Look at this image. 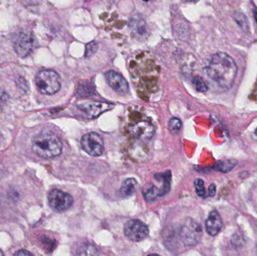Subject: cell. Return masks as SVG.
<instances>
[{
	"instance_id": "obj_1",
	"label": "cell",
	"mask_w": 257,
	"mask_h": 256,
	"mask_svg": "<svg viewBox=\"0 0 257 256\" xmlns=\"http://www.w3.org/2000/svg\"><path fill=\"white\" fill-rule=\"evenodd\" d=\"M237 70L236 63L226 53H217L211 56L205 69L208 78L223 90H229L233 86Z\"/></svg>"
},
{
	"instance_id": "obj_2",
	"label": "cell",
	"mask_w": 257,
	"mask_h": 256,
	"mask_svg": "<svg viewBox=\"0 0 257 256\" xmlns=\"http://www.w3.org/2000/svg\"><path fill=\"white\" fill-rule=\"evenodd\" d=\"M33 150L40 157L51 159L61 154L63 144L57 135L42 133L35 138Z\"/></svg>"
},
{
	"instance_id": "obj_3",
	"label": "cell",
	"mask_w": 257,
	"mask_h": 256,
	"mask_svg": "<svg viewBox=\"0 0 257 256\" xmlns=\"http://www.w3.org/2000/svg\"><path fill=\"white\" fill-rule=\"evenodd\" d=\"M36 84L42 94L54 95L61 88V80L57 72L48 69L37 74Z\"/></svg>"
},
{
	"instance_id": "obj_4",
	"label": "cell",
	"mask_w": 257,
	"mask_h": 256,
	"mask_svg": "<svg viewBox=\"0 0 257 256\" xmlns=\"http://www.w3.org/2000/svg\"><path fill=\"white\" fill-rule=\"evenodd\" d=\"M202 235V227L191 219H187L181 225L180 236L184 244L194 246L200 241Z\"/></svg>"
},
{
	"instance_id": "obj_5",
	"label": "cell",
	"mask_w": 257,
	"mask_h": 256,
	"mask_svg": "<svg viewBox=\"0 0 257 256\" xmlns=\"http://www.w3.org/2000/svg\"><path fill=\"white\" fill-rule=\"evenodd\" d=\"M81 147L90 156H101L104 152L103 139L96 132H89L82 137L81 140Z\"/></svg>"
},
{
	"instance_id": "obj_6",
	"label": "cell",
	"mask_w": 257,
	"mask_h": 256,
	"mask_svg": "<svg viewBox=\"0 0 257 256\" xmlns=\"http://www.w3.org/2000/svg\"><path fill=\"white\" fill-rule=\"evenodd\" d=\"M124 234L128 240L140 242L145 240L149 234V228L146 224L139 219L128 221L124 225Z\"/></svg>"
},
{
	"instance_id": "obj_7",
	"label": "cell",
	"mask_w": 257,
	"mask_h": 256,
	"mask_svg": "<svg viewBox=\"0 0 257 256\" xmlns=\"http://www.w3.org/2000/svg\"><path fill=\"white\" fill-rule=\"evenodd\" d=\"M48 198L50 207L57 212L64 211L73 204V198L69 194L59 189L50 192Z\"/></svg>"
},
{
	"instance_id": "obj_8",
	"label": "cell",
	"mask_w": 257,
	"mask_h": 256,
	"mask_svg": "<svg viewBox=\"0 0 257 256\" xmlns=\"http://www.w3.org/2000/svg\"><path fill=\"white\" fill-rule=\"evenodd\" d=\"M113 105L105 102H87L78 105V109L87 119H93L112 108Z\"/></svg>"
},
{
	"instance_id": "obj_9",
	"label": "cell",
	"mask_w": 257,
	"mask_h": 256,
	"mask_svg": "<svg viewBox=\"0 0 257 256\" xmlns=\"http://www.w3.org/2000/svg\"><path fill=\"white\" fill-rule=\"evenodd\" d=\"M35 48V39L29 33H21L15 42V50L18 56L26 57L31 54Z\"/></svg>"
},
{
	"instance_id": "obj_10",
	"label": "cell",
	"mask_w": 257,
	"mask_h": 256,
	"mask_svg": "<svg viewBox=\"0 0 257 256\" xmlns=\"http://www.w3.org/2000/svg\"><path fill=\"white\" fill-rule=\"evenodd\" d=\"M105 79L108 85L119 95H125L128 91V84L126 80L120 74L108 71L105 73Z\"/></svg>"
},
{
	"instance_id": "obj_11",
	"label": "cell",
	"mask_w": 257,
	"mask_h": 256,
	"mask_svg": "<svg viewBox=\"0 0 257 256\" xmlns=\"http://www.w3.org/2000/svg\"><path fill=\"white\" fill-rule=\"evenodd\" d=\"M155 129L151 123L141 121L135 124L131 129V133L135 138L141 141H148L154 136Z\"/></svg>"
},
{
	"instance_id": "obj_12",
	"label": "cell",
	"mask_w": 257,
	"mask_h": 256,
	"mask_svg": "<svg viewBox=\"0 0 257 256\" xmlns=\"http://www.w3.org/2000/svg\"><path fill=\"white\" fill-rule=\"evenodd\" d=\"M223 226L221 217L217 210H213L210 213L208 219L205 221V230L210 235L215 236Z\"/></svg>"
},
{
	"instance_id": "obj_13",
	"label": "cell",
	"mask_w": 257,
	"mask_h": 256,
	"mask_svg": "<svg viewBox=\"0 0 257 256\" xmlns=\"http://www.w3.org/2000/svg\"><path fill=\"white\" fill-rule=\"evenodd\" d=\"M155 178L157 180H163V186L160 189V196H163L166 195L170 190L171 188V179H172V174L170 171H166L162 174H157L155 175Z\"/></svg>"
},
{
	"instance_id": "obj_14",
	"label": "cell",
	"mask_w": 257,
	"mask_h": 256,
	"mask_svg": "<svg viewBox=\"0 0 257 256\" xmlns=\"http://www.w3.org/2000/svg\"><path fill=\"white\" fill-rule=\"evenodd\" d=\"M138 187V183L136 179H126L120 187V192L123 196H131L136 192Z\"/></svg>"
},
{
	"instance_id": "obj_15",
	"label": "cell",
	"mask_w": 257,
	"mask_h": 256,
	"mask_svg": "<svg viewBox=\"0 0 257 256\" xmlns=\"http://www.w3.org/2000/svg\"><path fill=\"white\" fill-rule=\"evenodd\" d=\"M237 163H238V162L235 159L220 161L214 165V169L223 173L229 172L236 166Z\"/></svg>"
},
{
	"instance_id": "obj_16",
	"label": "cell",
	"mask_w": 257,
	"mask_h": 256,
	"mask_svg": "<svg viewBox=\"0 0 257 256\" xmlns=\"http://www.w3.org/2000/svg\"><path fill=\"white\" fill-rule=\"evenodd\" d=\"M78 256H99L97 249L93 245L85 244L78 250Z\"/></svg>"
},
{
	"instance_id": "obj_17",
	"label": "cell",
	"mask_w": 257,
	"mask_h": 256,
	"mask_svg": "<svg viewBox=\"0 0 257 256\" xmlns=\"http://www.w3.org/2000/svg\"><path fill=\"white\" fill-rule=\"evenodd\" d=\"M143 195L147 201H153L160 196V189L157 186H152L144 190Z\"/></svg>"
},
{
	"instance_id": "obj_18",
	"label": "cell",
	"mask_w": 257,
	"mask_h": 256,
	"mask_svg": "<svg viewBox=\"0 0 257 256\" xmlns=\"http://www.w3.org/2000/svg\"><path fill=\"white\" fill-rule=\"evenodd\" d=\"M195 189H196V192L199 197L201 198H206L208 197L207 195L206 190H205V184L204 181L200 178H197L194 181Z\"/></svg>"
},
{
	"instance_id": "obj_19",
	"label": "cell",
	"mask_w": 257,
	"mask_h": 256,
	"mask_svg": "<svg viewBox=\"0 0 257 256\" xmlns=\"http://www.w3.org/2000/svg\"><path fill=\"white\" fill-rule=\"evenodd\" d=\"M182 123H181L180 119L177 117H173L169 120V124H168V129L170 132H178L181 129Z\"/></svg>"
},
{
	"instance_id": "obj_20",
	"label": "cell",
	"mask_w": 257,
	"mask_h": 256,
	"mask_svg": "<svg viewBox=\"0 0 257 256\" xmlns=\"http://www.w3.org/2000/svg\"><path fill=\"white\" fill-rule=\"evenodd\" d=\"M193 84H194L196 90H198L199 92L204 93V92H206L207 90H208V85H207L206 83H205L204 80L202 79V78H200V77H196V78H194V79H193Z\"/></svg>"
},
{
	"instance_id": "obj_21",
	"label": "cell",
	"mask_w": 257,
	"mask_h": 256,
	"mask_svg": "<svg viewBox=\"0 0 257 256\" xmlns=\"http://www.w3.org/2000/svg\"><path fill=\"white\" fill-rule=\"evenodd\" d=\"M98 43L96 42H91L86 45L85 57H90L95 54L98 50Z\"/></svg>"
},
{
	"instance_id": "obj_22",
	"label": "cell",
	"mask_w": 257,
	"mask_h": 256,
	"mask_svg": "<svg viewBox=\"0 0 257 256\" xmlns=\"http://www.w3.org/2000/svg\"><path fill=\"white\" fill-rule=\"evenodd\" d=\"M9 99V96L7 93L3 90L0 89V108L6 104Z\"/></svg>"
},
{
	"instance_id": "obj_23",
	"label": "cell",
	"mask_w": 257,
	"mask_h": 256,
	"mask_svg": "<svg viewBox=\"0 0 257 256\" xmlns=\"http://www.w3.org/2000/svg\"><path fill=\"white\" fill-rule=\"evenodd\" d=\"M216 194V186L214 184H211L208 188V197H214Z\"/></svg>"
},
{
	"instance_id": "obj_24",
	"label": "cell",
	"mask_w": 257,
	"mask_h": 256,
	"mask_svg": "<svg viewBox=\"0 0 257 256\" xmlns=\"http://www.w3.org/2000/svg\"><path fill=\"white\" fill-rule=\"evenodd\" d=\"M14 256H33L31 252H28L27 250H20L17 252Z\"/></svg>"
},
{
	"instance_id": "obj_25",
	"label": "cell",
	"mask_w": 257,
	"mask_h": 256,
	"mask_svg": "<svg viewBox=\"0 0 257 256\" xmlns=\"http://www.w3.org/2000/svg\"><path fill=\"white\" fill-rule=\"evenodd\" d=\"M4 174V167H3V164L0 162V178H1L2 176Z\"/></svg>"
},
{
	"instance_id": "obj_26",
	"label": "cell",
	"mask_w": 257,
	"mask_h": 256,
	"mask_svg": "<svg viewBox=\"0 0 257 256\" xmlns=\"http://www.w3.org/2000/svg\"><path fill=\"white\" fill-rule=\"evenodd\" d=\"M254 18H255V21H256V22L257 24V9H256V10L254 11Z\"/></svg>"
},
{
	"instance_id": "obj_27",
	"label": "cell",
	"mask_w": 257,
	"mask_h": 256,
	"mask_svg": "<svg viewBox=\"0 0 257 256\" xmlns=\"http://www.w3.org/2000/svg\"><path fill=\"white\" fill-rule=\"evenodd\" d=\"M148 256H160V255H157V254H153V255H150Z\"/></svg>"
},
{
	"instance_id": "obj_28",
	"label": "cell",
	"mask_w": 257,
	"mask_h": 256,
	"mask_svg": "<svg viewBox=\"0 0 257 256\" xmlns=\"http://www.w3.org/2000/svg\"><path fill=\"white\" fill-rule=\"evenodd\" d=\"M0 256H4V255H3V252H2L1 250H0Z\"/></svg>"
},
{
	"instance_id": "obj_29",
	"label": "cell",
	"mask_w": 257,
	"mask_h": 256,
	"mask_svg": "<svg viewBox=\"0 0 257 256\" xmlns=\"http://www.w3.org/2000/svg\"><path fill=\"white\" fill-rule=\"evenodd\" d=\"M255 134H256V135L257 136V129H256V131H255Z\"/></svg>"
},
{
	"instance_id": "obj_30",
	"label": "cell",
	"mask_w": 257,
	"mask_h": 256,
	"mask_svg": "<svg viewBox=\"0 0 257 256\" xmlns=\"http://www.w3.org/2000/svg\"><path fill=\"white\" fill-rule=\"evenodd\" d=\"M256 251H257V245H256Z\"/></svg>"
}]
</instances>
